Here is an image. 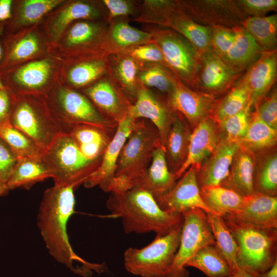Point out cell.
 Wrapping results in <instances>:
<instances>
[{"label": "cell", "instance_id": "6f0895ef", "mask_svg": "<svg viewBox=\"0 0 277 277\" xmlns=\"http://www.w3.org/2000/svg\"><path fill=\"white\" fill-rule=\"evenodd\" d=\"M5 24L0 25V67L3 63L4 56V48L3 44L4 30Z\"/></svg>", "mask_w": 277, "mask_h": 277}, {"label": "cell", "instance_id": "db71d44e", "mask_svg": "<svg viewBox=\"0 0 277 277\" xmlns=\"http://www.w3.org/2000/svg\"><path fill=\"white\" fill-rule=\"evenodd\" d=\"M15 95L6 87L0 90V127L10 124Z\"/></svg>", "mask_w": 277, "mask_h": 277}, {"label": "cell", "instance_id": "d4e9b609", "mask_svg": "<svg viewBox=\"0 0 277 277\" xmlns=\"http://www.w3.org/2000/svg\"><path fill=\"white\" fill-rule=\"evenodd\" d=\"M218 145V137L213 119L207 116L202 119L191 133L186 159L174 175L176 180L192 166L198 167L207 159Z\"/></svg>", "mask_w": 277, "mask_h": 277}, {"label": "cell", "instance_id": "2e32d148", "mask_svg": "<svg viewBox=\"0 0 277 277\" xmlns=\"http://www.w3.org/2000/svg\"><path fill=\"white\" fill-rule=\"evenodd\" d=\"M81 91L107 119L118 124L128 116L132 104L108 74Z\"/></svg>", "mask_w": 277, "mask_h": 277}, {"label": "cell", "instance_id": "277c9868", "mask_svg": "<svg viewBox=\"0 0 277 277\" xmlns=\"http://www.w3.org/2000/svg\"><path fill=\"white\" fill-rule=\"evenodd\" d=\"M9 123L29 136L43 151L63 133L46 96L37 94L15 95Z\"/></svg>", "mask_w": 277, "mask_h": 277}, {"label": "cell", "instance_id": "9a60e30c", "mask_svg": "<svg viewBox=\"0 0 277 277\" xmlns=\"http://www.w3.org/2000/svg\"><path fill=\"white\" fill-rule=\"evenodd\" d=\"M197 167L191 166L176 181L174 186L164 195L155 198L163 210L183 214L198 208L206 213H212L203 200L197 181Z\"/></svg>", "mask_w": 277, "mask_h": 277}, {"label": "cell", "instance_id": "6da1fadb", "mask_svg": "<svg viewBox=\"0 0 277 277\" xmlns=\"http://www.w3.org/2000/svg\"><path fill=\"white\" fill-rule=\"evenodd\" d=\"M73 186L53 185L44 192L37 217V226L49 253L76 273L77 262L88 271H105L102 264L88 263L78 256L70 244L67 226L74 212Z\"/></svg>", "mask_w": 277, "mask_h": 277}, {"label": "cell", "instance_id": "8d00e7d4", "mask_svg": "<svg viewBox=\"0 0 277 277\" xmlns=\"http://www.w3.org/2000/svg\"><path fill=\"white\" fill-rule=\"evenodd\" d=\"M201 196L213 213L222 217L238 210L245 196L221 185L200 189Z\"/></svg>", "mask_w": 277, "mask_h": 277}, {"label": "cell", "instance_id": "603a6c76", "mask_svg": "<svg viewBox=\"0 0 277 277\" xmlns=\"http://www.w3.org/2000/svg\"><path fill=\"white\" fill-rule=\"evenodd\" d=\"M155 26L168 28L186 38L201 53L212 48V27L197 23L181 9L177 0Z\"/></svg>", "mask_w": 277, "mask_h": 277}, {"label": "cell", "instance_id": "94428289", "mask_svg": "<svg viewBox=\"0 0 277 277\" xmlns=\"http://www.w3.org/2000/svg\"><path fill=\"white\" fill-rule=\"evenodd\" d=\"M5 87V86L4 84L3 83L2 78L1 75L0 74V90L2 89Z\"/></svg>", "mask_w": 277, "mask_h": 277}, {"label": "cell", "instance_id": "1f68e13d", "mask_svg": "<svg viewBox=\"0 0 277 277\" xmlns=\"http://www.w3.org/2000/svg\"><path fill=\"white\" fill-rule=\"evenodd\" d=\"M254 162L250 150L239 148L233 158L228 177L221 186L232 189L243 196L254 193Z\"/></svg>", "mask_w": 277, "mask_h": 277}, {"label": "cell", "instance_id": "30bf717a", "mask_svg": "<svg viewBox=\"0 0 277 277\" xmlns=\"http://www.w3.org/2000/svg\"><path fill=\"white\" fill-rule=\"evenodd\" d=\"M106 21L81 20L72 24L56 43L68 61L113 53Z\"/></svg>", "mask_w": 277, "mask_h": 277}, {"label": "cell", "instance_id": "91938a15", "mask_svg": "<svg viewBox=\"0 0 277 277\" xmlns=\"http://www.w3.org/2000/svg\"><path fill=\"white\" fill-rule=\"evenodd\" d=\"M8 191L6 183L0 181V196L6 194Z\"/></svg>", "mask_w": 277, "mask_h": 277}, {"label": "cell", "instance_id": "f1b7e54d", "mask_svg": "<svg viewBox=\"0 0 277 277\" xmlns=\"http://www.w3.org/2000/svg\"><path fill=\"white\" fill-rule=\"evenodd\" d=\"M176 180L168 168L165 147L160 145L153 153L149 167L134 182V187L145 190L156 198L168 192Z\"/></svg>", "mask_w": 277, "mask_h": 277}, {"label": "cell", "instance_id": "7bdbcfd3", "mask_svg": "<svg viewBox=\"0 0 277 277\" xmlns=\"http://www.w3.org/2000/svg\"><path fill=\"white\" fill-rule=\"evenodd\" d=\"M251 101L250 91L240 80L216 107L214 118L220 123L243 110Z\"/></svg>", "mask_w": 277, "mask_h": 277}, {"label": "cell", "instance_id": "cb8c5ba5", "mask_svg": "<svg viewBox=\"0 0 277 277\" xmlns=\"http://www.w3.org/2000/svg\"><path fill=\"white\" fill-rule=\"evenodd\" d=\"M277 77L276 50L263 51L241 80L247 86L253 104L259 103L274 84Z\"/></svg>", "mask_w": 277, "mask_h": 277}, {"label": "cell", "instance_id": "e0dca14e", "mask_svg": "<svg viewBox=\"0 0 277 277\" xmlns=\"http://www.w3.org/2000/svg\"><path fill=\"white\" fill-rule=\"evenodd\" d=\"M36 26L19 32L4 35V56L0 71L13 68L43 55L48 44Z\"/></svg>", "mask_w": 277, "mask_h": 277}, {"label": "cell", "instance_id": "5b68a950", "mask_svg": "<svg viewBox=\"0 0 277 277\" xmlns=\"http://www.w3.org/2000/svg\"><path fill=\"white\" fill-rule=\"evenodd\" d=\"M41 158L51 172L54 185L75 188L83 184L101 161L87 159L70 134L63 132L44 151Z\"/></svg>", "mask_w": 277, "mask_h": 277}, {"label": "cell", "instance_id": "d6986e66", "mask_svg": "<svg viewBox=\"0 0 277 277\" xmlns=\"http://www.w3.org/2000/svg\"><path fill=\"white\" fill-rule=\"evenodd\" d=\"M223 218L241 225L277 229L276 196L254 192L245 196L244 202L238 210Z\"/></svg>", "mask_w": 277, "mask_h": 277}, {"label": "cell", "instance_id": "681fc988", "mask_svg": "<svg viewBox=\"0 0 277 277\" xmlns=\"http://www.w3.org/2000/svg\"><path fill=\"white\" fill-rule=\"evenodd\" d=\"M240 9L248 16H264L276 11V0H235Z\"/></svg>", "mask_w": 277, "mask_h": 277}, {"label": "cell", "instance_id": "f6af8a7d", "mask_svg": "<svg viewBox=\"0 0 277 277\" xmlns=\"http://www.w3.org/2000/svg\"><path fill=\"white\" fill-rule=\"evenodd\" d=\"M277 189V156L269 157L253 183L254 192L276 196Z\"/></svg>", "mask_w": 277, "mask_h": 277}, {"label": "cell", "instance_id": "ac0fdd59", "mask_svg": "<svg viewBox=\"0 0 277 277\" xmlns=\"http://www.w3.org/2000/svg\"><path fill=\"white\" fill-rule=\"evenodd\" d=\"M128 116L134 120L145 118L149 121L157 130L161 144L165 147L169 129L176 116L166 100L142 85L130 107Z\"/></svg>", "mask_w": 277, "mask_h": 277}, {"label": "cell", "instance_id": "ee69618b", "mask_svg": "<svg viewBox=\"0 0 277 277\" xmlns=\"http://www.w3.org/2000/svg\"><path fill=\"white\" fill-rule=\"evenodd\" d=\"M253 105L250 102L239 113L224 120L220 124L229 141H240L245 135L250 122V111Z\"/></svg>", "mask_w": 277, "mask_h": 277}, {"label": "cell", "instance_id": "f5cc1de1", "mask_svg": "<svg viewBox=\"0 0 277 277\" xmlns=\"http://www.w3.org/2000/svg\"><path fill=\"white\" fill-rule=\"evenodd\" d=\"M18 158L8 145L0 138V181L6 183L12 173Z\"/></svg>", "mask_w": 277, "mask_h": 277}, {"label": "cell", "instance_id": "680465c9", "mask_svg": "<svg viewBox=\"0 0 277 277\" xmlns=\"http://www.w3.org/2000/svg\"><path fill=\"white\" fill-rule=\"evenodd\" d=\"M229 277H255L253 274L247 272L246 271L240 269L237 272L234 273Z\"/></svg>", "mask_w": 277, "mask_h": 277}, {"label": "cell", "instance_id": "4dcf8cb0", "mask_svg": "<svg viewBox=\"0 0 277 277\" xmlns=\"http://www.w3.org/2000/svg\"><path fill=\"white\" fill-rule=\"evenodd\" d=\"M234 28V41L227 53L221 57L233 71L242 73L259 58L263 50L241 26Z\"/></svg>", "mask_w": 277, "mask_h": 277}, {"label": "cell", "instance_id": "44dd1931", "mask_svg": "<svg viewBox=\"0 0 277 277\" xmlns=\"http://www.w3.org/2000/svg\"><path fill=\"white\" fill-rule=\"evenodd\" d=\"M166 100L173 112L184 117L193 126L208 116L214 102L212 95L194 91L179 78Z\"/></svg>", "mask_w": 277, "mask_h": 277}, {"label": "cell", "instance_id": "c3c4849f", "mask_svg": "<svg viewBox=\"0 0 277 277\" xmlns=\"http://www.w3.org/2000/svg\"><path fill=\"white\" fill-rule=\"evenodd\" d=\"M121 52L126 53L142 63H156L168 67L161 50L154 41Z\"/></svg>", "mask_w": 277, "mask_h": 277}, {"label": "cell", "instance_id": "bcb514c9", "mask_svg": "<svg viewBox=\"0 0 277 277\" xmlns=\"http://www.w3.org/2000/svg\"><path fill=\"white\" fill-rule=\"evenodd\" d=\"M109 23L118 18H136L140 12V2L131 0L100 1Z\"/></svg>", "mask_w": 277, "mask_h": 277}, {"label": "cell", "instance_id": "5bb4252c", "mask_svg": "<svg viewBox=\"0 0 277 277\" xmlns=\"http://www.w3.org/2000/svg\"><path fill=\"white\" fill-rule=\"evenodd\" d=\"M55 10L49 13L46 24L47 39L53 45L56 44L69 27L77 21H107L100 1H70L64 2Z\"/></svg>", "mask_w": 277, "mask_h": 277}, {"label": "cell", "instance_id": "ffe728a7", "mask_svg": "<svg viewBox=\"0 0 277 277\" xmlns=\"http://www.w3.org/2000/svg\"><path fill=\"white\" fill-rule=\"evenodd\" d=\"M136 120L128 116L120 122L106 147L97 169L84 182L86 188L98 186L108 192L109 185L113 179L121 151L131 132Z\"/></svg>", "mask_w": 277, "mask_h": 277}, {"label": "cell", "instance_id": "f546056e", "mask_svg": "<svg viewBox=\"0 0 277 277\" xmlns=\"http://www.w3.org/2000/svg\"><path fill=\"white\" fill-rule=\"evenodd\" d=\"M109 55L68 61L69 68L66 73V85H64L82 90L107 74Z\"/></svg>", "mask_w": 277, "mask_h": 277}, {"label": "cell", "instance_id": "8fae6325", "mask_svg": "<svg viewBox=\"0 0 277 277\" xmlns=\"http://www.w3.org/2000/svg\"><path fill=\"white\" fill-rule=\"evenodd\" d=\"M60 58L57 56L32 60L0 71L5 87L15 94L47 96L56 83L51 80Z\"/></svg>", "mask_w": 277, "mask_h": 277}, {"label": "cell", "instance_id": "7dc6e473", "mask_svg": "<svg viewBox=\"0 0 277 277\" xmlns=\"http://www.w3.org/2000/svg\"><path fill=\"white\" fill-rule=\"evenodd\" d=\"M66 133L73 139L77 146L96 142L110 141L109 133L90 125H76L70 128Z\"/></svg>", "mask_w": 277, "mask_h": 277}, {"label": "cell", "instance_id": "52a82bcc", "mask_svg": "<svg viewBox=\"0 0 277 277\" xmlns=\"http://www.w3.org/2000/svg\"><path fill=\"white\" fill-rule=\"evenodd\" d=\"M182 225L165 235H156L152 242L143 248L127 249L124 254L126 270L142 277H165L174 261Z\"/></svg>", "mask_w": 277, "mask_h": 277}, {"label": "cell", "instance_id": "11a10c76", "mask_svg": "<svg viewBox=\"0 0 277 277\" xmlns=\"http://www.w3.org/2000/svg\"><path fill=\"white\" fill-rule=\"evenodd\" d=\"M13 1L12 0H0V25H5L11 19Z\"/></svg>", "mask_w": 277, "mask_h": 277}, {"label": "cell", "instance_id": "9f6ffc18", "mask_svg": "<svg viewBox=\"0 0 277 277\" xmlns=\"http://www.w3.org/2000/svg\"><path fill=\"white\" fill-rule=\"evenodd\" d=\"M255 277H277V261L267 271L259 274Z\"/></svg>", "mask_w": 277, "mask_h": 277}, {"label": "cell", "instance_id": "8992f818", "mask_svg": "<svg viewBox=\"0 0 277 277\" xmlns=\"http://www.w3.org/2000/svg\"><path fill=\"white\" fill-rule=\"evenodd\" d=\"M224 221L236 242L239 268L254 276L269 270L277 261L276 229L241 225Z\"/></svg>", "mask_w": 277, "mask_h": 277}, {"label": "cell", "instance_id": "4fadbf2b", "mask_svg": "<svg viewBox=\"0 0 277 277\" xmlns=\"http://www.w3.org/2000/svg\"><path fill=\"white\" fill-rule=\"evenodd\" d=\"M182 11L202 25L234 28L247 16L235 0H177Z\"/></svg>", "mask_w": 277, "mask_h": 277}, {"label": "cell", "instance_id": "484cf974", "mask_svg": "<svg viewBox=\"0 0 277 277\" xmlns=\"http://www.w3.org/2000/svg\"><path fill=\"white\" fill-rule=\"evenodd\" d=\"M64 2L63 0L14 1L12 16L5 25L4 35L13 34L37 26Z\"/></svg>", "mask_w": 277, "mask_h": 277}, {"label": "cell", "instance_id": "ab89813d", "mask_svg": "<svg viewBox=\"0 0 277 277\" xmlns=\"http://www.w3.org/2000/svg\"><path fill=\"white\" fill-rule=\"evenodd\" d=\"M138 78L141 84L147 88L156 89L167 95L178 78L169 68L163 65L142 63Z\"/></svg>", "mask_w": 277, "mask_h": 277}, {"label": "cell", "instance_id": "836d02e7", "mask_svg": "<svg viewBox=\"0 0 277 277\" xmlns=\"http://www.w3.org/2000/svg\"><path fill=\"white\" fill-rule=\"evenodd\" d=\"M129 21L130 18H118L108 23V41L113 52L153 42L150 32L133 27Z\"/></svg>", "mask_w": 277, "mask_h": 277}, {"label": "cell", "instance_id": "3957f363", "mask_svg": "<svg viewBox=\"0 0 277 277\" xmlns=\"http://www.w3.org/2000/svg\"><path fill=\"white\" fill-rule=\"evenodd\" d=\"M46 98L63 133L81 125L94 126L109 133L117 128L118 124L103 116L85 95L64 84L56 83Z\"/></svg>", "mask_w": 277, "mask_h": 277}, {"label": "cell", "instance_id": "d6a6232c", "mask_svg": "<svg viewBox=\"0 0 277 277\" xmlns=\"http://www.w3.org/2000/svg\"><path fill=\"white\" fill-rule=\"evenodd\" d=\"M191 133L181 115L176 113L165 145L167 164L170 171L174 175L186 159Z\"/></svg>", "mask_w": 277, "mask_h": 277}, {"label": "cell", "instance_id": "816d5d0a", "mask_svg": "<svg viewBox=\"0 0 277 277\" xmlns=\"http://www.w3.org/2000/svg\"><path fill=\"white\" fill-rule=\"evenodd\" d=\"M255 109L261 120L271 128L277 130V92L274 89L272 93Z\"/></svg>", "mask_w": 277, "mask_h": 277}, {"label": "cell", "instance_id": "ba28073f", "mask_svg": "<svg viewBox=\"0 0 277 277\" xmlns=\"http://www.w3.org/2000/svg\"><path fill=\"white\" fill-rule=\"evenodd\" d=\"M161 145L155 127L148 120L138 118L119 156L114 176L133 182L149 167L154 150Z\"/></svg>", "mask_w": 277, "mask_h": 277}, {"label": "cell", "instance_id": "4316f807", "mask_svg": "<svg viewBox=\"0 0 277 277\" xmlns=\"http://www.w3.org/2000/svg\"><path fill=\"white\" fill-rule=\"evenodd\" d=\"M241 145L240 141L227 140L217 145L197 175L200 189L221 185L228 177L234 155Z\"/></svg>", "mask_w": 277, "mask_h": 277}, {"label": "cell", "instance_id": "e575fe53", "mask_svg": "<svg viewBox=\"0 0 277 277\" xmlns=\"http://www.w3.org/2000/svg\"><path fill=\"white\" fill-rule=\"evenodd\" d=\"M49 177H51V172L41 157H23L18 159L6 184L9 190L28 189Z\"/></svg>", "mask_w": 277, "mask_h": 277}, {"label": "cell", "instance_id": "d590c367", "mask_svg": "<svg viewBox=\"0 0 277 277\" xmlns=\"http://www.w3.org/2000/svg\"><path fill=\"white\" fill-rule=\"evenodd\" d=\"M241 26L252 36L263 51L276 50L277 15L248 16Z\"/></svg>", "mask_w": 277, "mask_h": 277}, {"label": "cell", "instance_id": "83f0119b", "mask_svg": "<svg viewBox=\"0 0 277 277\" xmlns=\"http://www.w3.org/2000/svg\"><path fill=\"white\" fill-rule=\"evenodd\" d=\"M108 62V74L132 105L142 86L138 74L142 63L121 52L110 53Z\"/></svg>", "mask_w": 277, "mask_h": 277}, {"label": "cell", "instance_id": "7c38bea8", "mask_svg": "<svg viewBox=\"0 0 277 277\" xmlns=\"http://www.w3.org/2000/svg\"><path fill=\"white\" fill-rule=\"evenodd\" d=\"M179 246L173 265L165 277H189L186 265L201 248L215 245L207 214L195 208L184 213Z\"/></svg>", "mask_w": 277, "mask_h": 277}, {"label": "cell", "instance_id": "74e56055", "mask_svg": "<svg viewBox=\"0 0 277 277\" xmlns=\"http://www.w3.org/2000/svg\"><path fill=\"white\" fill-rule=\"evenodd\" d=\"M187 267L198 269L208 277H229L234 273L215 245L201 248L188 261Z\"/></svg>", "mask_w": 277, "mask_h": 277}, {"label": "cell", "instance_id": "60d3db41", "mask_svg": "<svg viewBox=\"0 0 277 277\" xmlns=\"http://www.w3.org/2000/svg\"><path fill=\"white\" fill-rule=\"evenodd\" d=\"M277 140V130L263 121L255 111L250 119L249 126L241 144L250 149H259L274 145Z\"/></svg>", "mask_w": 277, "mask_h": 277}, {"label": "cell", "instance_id": "f35d334b", "mask_svg": "<svg viewBox=\"0 0 277 277\" xmlns=\"http://www.w3.org/2000/svg\"><path fill=\"white\" fill-rule=\"evenodd\" d=\"M208 221L214 238L215 246L234 273L239 267L237 263L238 246L235 240L221 216L206 213Z\"/></svg>", "mask_w": 277, "mask_h": 277}, {"label": "cell", "instance_id": "b9f144b4", "mask_svg": "<svg viewBox=\"0 0 277 277\" xmlns=\"http://www.w3.org/2000/svg\"><path fill=\"white\" fill-rule=\"evenodd\" d=\"M0 138L8 145L18 159L41 157L44 152L29 136L10 124L0 127Z\"/></svg>", "mask_w": 277, "mask_h": 277}, {"label": "cell", "instance_id": "7402d4cb", "mask_svg": "<svg viewBox=\"0 0 277 277\" xmlns=\"http://www.w3.org/2000/svg\"><path fill=\"white\" fill-rule=\"evenodd\" d=\"M242 75L228 67L212 48L201 55L193 87L212 95L229 88Z\"/></svg>", "mask_w": 277, "mask_h": 277}, {"label": "cell", "instance_id": "9c48e42d", "mask_svg": "<svg viewBox=\"0 0 277 277\" xmlns=\"http://www.w3.org/2000/svg\"><path fill=\"white\" fill-rule=\"evenodd\" d=\"M145 30L151 33L168 67L185 85L193 87L201 54L183 36L171 29L150 25Z\"/></svg>", "mask_w": 277, "mask_h": 277}, {"label": "cell", "instance_id": "7a4b0ae2", "mask_svg": "<svg viewBox=\"0 0 277 277\" xmlns=\"http://www.w3.org/2000/svg\"><path fill=\"white\" fill-rule=\"evenodd\" d=\"M106 207L121 219L126 233L155 232L163 235L180 226L183 215L162 210L149 192L136 187L123 193H111Z\"/></svg>", "mask_w": 277, "mask_h": 277}, {"label": "cell", "instance_id": "f907efd6", "mask_svg": "<svg viewBox=\"0 0 277 277\" xmlns=\"http://www.w3.org/2000/svg\"><path fill=\"white\" fill-rule=\"evenodd\" d=\"M235 38L234 28L216 26L212 27V49L220 56H224L231 46Z\"/></svg>", "mask_w": 277, "mask_h": 277}]
</instances>
